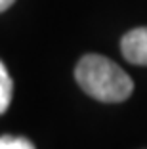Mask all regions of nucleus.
Wrapping results in <instances>:
<instances>
[{
    "mask_svg": "<svg viewBox=\"0 0 147 149\" xmlns=\"http://www.w3.org/2000/svg\"><path fill=\"white\" fill-rule=\"evenodd\" d=\"M75 79L88 96L103 103H121L128 100L134 90L130 74L109 57L98 54L80 57L75 69Z\"/></svg>",
    "mask_w": 147,
    "mask_h": 149,
    "instance_id": "f257e3e1",
    "label": "nucleus"
},
{
    "mask_svg": "<svg viewBox=\"0 0 147 149\" xmlns=\"http://www.w3.org/2000/svg\"><path fill=\"white\" fill-rule=\"evenodd\" d=\"M121 52L130 63L147 67V27H138L126 33L121 40Z\"/></svg>",
    "mask_w": 147,
    "mask_h": 149,
    "instance_id": "f03ea898",
    "label": "nucleus"
},
{
    "mask_svg": "<svg viewBox=\"0 0 147 149\" xmlns=\"http://www.w3.org/2000/svg\"><path fill=\"white\" fill-rule=\"evenodd\" d=\"M15 0H0V12H4V10H8L10 6L13 4Z\"/></svg>",
    "mask_w": 147,
    "mask_h": 149,
    "instance_id": "39448f33",
    "label": "nucleus"
},
{
    "mask_svg": "<svg viewBox=\"0 0 147 149\" xmlns=\"http://www.w3.org/2000/svg\"><path fill=\"white\" fill-rule=\"evenodd\" d=\"M0 149H35L27 138L21 136H0Z\"/></svg>",
    "mask_w": 147,
    "mask_h": 149,
    "instance_id": "20e7f679",
    "label": "nucleus"
},
{
    "mask_svg": "<svg viewBox=\"0 0 147 149\" xmlns=\"http://www.w3.org/2000/svg\"><path fill=\"white\" fill-rule=\"evenodd\" d=\"M12 94H13V82L10 77L8 69L0 61V115L6 113L12 103Z\"/></svg>",
    "mask_w": 147,
    "mask_h": 149,
    "instance_id": "7ed1b4c3",
    "label": "nucleus"
}]
</instances>
